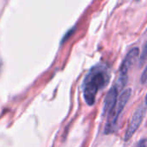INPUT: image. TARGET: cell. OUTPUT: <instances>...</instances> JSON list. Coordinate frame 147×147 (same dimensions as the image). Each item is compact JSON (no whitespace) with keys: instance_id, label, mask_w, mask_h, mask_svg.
Listing matches in <instances>:
<instances>
[{"instance_id":"7","label":"cell","mask_w":147,"mask_h":147,"mask_svg":"<svg viewBox=\"0 0 147 147\" xmlns=\"http://www.w3.org/2000/svg\"><path fill=\"white\" fill-rule=\"evenodd\" d=\"M140 81H141V83L143 84H145L146 82V68H145L143 72H142V76H141V80Z\"/></svg>"},{"instance_id":"4","label":"cell","mask_w":147,"mask_h":147,"mask_svg":"<svg viewBox=\"0 0 147 147\" xmlns=\"http://www.w3.org/2000/svg\"><path fill=\"white\" fill-rule=\"evenodd\" d=\"M146 113V98H145L144 102L137 108L134 114L133 115V117L130 121V123L127 128V131L124 136L125 141H128L133 137V135L136 133V131L139 129V127H140L145 118Z\"/></svg>"},{"instance_id":"5","label":"cell","mask_w":147,"mask_h":147,"mask_svg":"<svg viewBox=\"0 0 147 147\" xmlns=\"http://www.w3.org/2000/svg\"><path fill=\"white\" fill-rule=\"evenodd\" d=\"M118 93L119 91L115 86L111 87V89L108 91L106 97L104 99L103 114H109L112 110V109L115 107L118 99Z\"/></svg>"},{"instance_id":"6","label":"cell","mask_w":147,"mask_h":147,"mask_svg":"<svg viewBox=\"0 0 147 147\" xmlns=\"http://www.w3.org/2000/svg\"><path fill=\"white\" fill-rule=\"evenodd\" d=\"M146 44L145 43L144 44V47H143L142 53L140 55V62L144 63L145 62V59H146Z\"/></svg>"},{"instance_id":"8","label":"cell","mask_w":147,"mask_h":147,"mask_svg":"<svg viewBox=\"0 0 147 147\" xmlns=\"http://www.w3.org/2000/svg\"><path fill=\"white\" fill-rule=\"evenodd\" d=\"M137 147H146V139H143L142 140H140L139 142Z\"/></svg>"},{"instance_id":"3","label":"cell","mask_w":147,"mask_h":147,"mask_svg":"<svg viewBox=\"0 0 147 147\" xmlns=\"http://www.w3.org/2000/svg\"><path fill=\"white\" fill-rule=\"evenodd\" d=\"M139 54H140V49L138 47H134L127 53L125 59H123L121 65L120 67V70H119L118 77L114 85L117 89L118 91H121L126 86L128 81L129 70L131 66L133 65V64L134 63V61L136 60V59L138 58Z\"/></svg>"},{"instance_id":"2","label":"cell","mask_w":147,"mask_h":147,"mask_svg":"<svg viewBox=\"0 0 147 147\" xmlns=\"http://www.w3.org/2000/svg\"><path fill=\"white\" fill-rule=\"evenodd\" d=\"M132 95V90L130 88L126 89L121 94L120 97L117 99V102L112 110L108 114V121L105 126V134H109L115 132V127L117 126L118 119L122 113L124 108L126 107L127 103L128 102Z\"/></svg>"},{"instance_id":"1","label":"cell","mask_w":147,"mask_h":147,"mask_svg":"<svg viewBox=\"0 0 147 147\" xmlns=\"http://www.w3.org/2000/svg\"><path fill=\"white\" fill-rule=\"evenodd\" d=\"M110 80V68L105 63L94 65L85 76L83 82V94L86 103L93 105L99 90H103Z\"/></svg>"}]
</instances>
